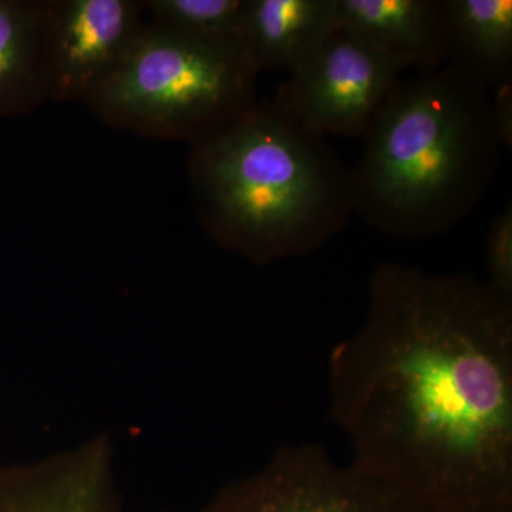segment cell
Segmentation results:
<instances>
[{
  "label": "cell",
  "mask_w": 512,
  "mask_h": 512,
  "mask_svg": "<svg viewBox=\"0 0 512 512\" xmlns=\"http://www.w3.org/2000/svg\"><path fill=\"white\" fill-rule=\"evenodd\" d=\"M259 73L244 43L148 22L119 69L84 103L113 126L194 144L254 106Z\"/></svg>",
  "instance_id": "277c9868"
},
{
  "label": "cell",
  "mask_w": 512,
  "mask_h": 512,
  "mask_svg": "<svg viewBox=\"0 0 512 512\" xmlns=\"http://www.w3.org/2000/svg\"><path fill=\"white\" fill-rule=\"evenodd\" d=\"M49 100L43 49V2L0 0V120Z\"/></svg>",
  "instance_id": "8fae6325"
},
{
  "label": "cell",
  "mask_w": 512,
  "mask_h": 512,
  "mask_svg": "<svg viewBox=\"0 0 512 512\" xmlns=\"http://www.w3.org/2000/svg\"><path fill=\"white\" fill-rule=\"evenodd\" d=\"M40 512H67V511H63V510H45V511H40Z\"/></svg>",
  "instance_id": "9a60e30c"
},
{
  "label": "cell",
  "mask_w": 512,
  "mask_h": 512,
  "mask_svg": "<svg viewBox=\"0 0 512 512\" xmlns=\"http://www.w3.org/2000/svg\"><path fill=\"white\" fill-rule=\"evenodd\" d=\"M143 2H43V49L49 100L86 101L119 69L146 28Z\"/></svg>",
  "instance_id": "52a82bcc"
},
{
  "label": "cell",
  "mask_w": 512,
  "mask_h": 512,
  "mask_svg": "<svg viewBox=\"0 0 512 512\" xmlns=\"http://www.w3.org/2000/svg\"><path fill=\"white\" fill-rule=\"evenodd\" d=\"M446 63L491 92L512 80V0H444Z\"/></svg>",
  "instance_id": "30bf717a"
},
{
  "label": "cell",
  "mask_w": 512,
  "mask_h": 512,
  "mask_svg": "<svg viewBox=\"0 0 512 512\" xmlns=\"http://www.w3.org/2000/svg\"><path fill=\"white\" fill-rule=\"evenodd\" d=\"M353 208L403 239L439 237L483 202L503 147L493 93L453 64L394 84L367 126Z\"/></svg>",
  "instance_id": "7a4b0ae2"
},
{
  "label": "cell",
  "mask_w": 512,
  "mask_h": 512,
  "mask_svg": "<svg viewBox=\"0 0 512 512\" xmlns=\"http://www.w3.org/2000/svg\"><path fill=\"white\" fill-rule=\"evenodd\" d=\"M487 284L512 301V207L508 204L491 221L485 241Z\"/></svg>",
  "instance_id": "4fadbf2b"
},
{
  "label": "cell",
  "mask_w": 512,
  "mask_h": 512,
  "mask_svg": "<svg viewBox=\"0 0 512 512\" xmlns=\"http://www.w3.org/2000/svg\"><path fill=\"white\" fill-rule=\"evenodd\" d=\"M493 93V111L495 126L503 147L510 148L512 143V86L505 84Z\"/></svg>",
  "instance_id": "5bb4252c"
},
{
  "label": "cell",
  "mask_w": 512,
  "mask_h": 512,
  "mask_svg": "<svg viewBox=\"0 0 512 512\" xmlns=\"http://www.w3.org/2000/svg\"><path fill=\"white\" fill-rule=\"evenodd\" d=\"M336 28V0H247L242 39L259 72L289 74Z\"/></svg>",
  "instance_id": "9c48e42d"
},
{
  "label": "cell",
  "mask_w": 512,
  "mask_h": 512,
  "mask_svg": "<svg viewBox=\"0 0 512 512\" xmlns=\"http://www.w3.org/2000/svg\"><path fill=\"white\" fill-rule=\"evenodd\" d=\"M207 512H420L318 444L279 450L261 473L232 485Z\"/></svg>",
  "instance_id": "8992f818"
},
{
  "label": "cell",
  "mask_w": 512,
  "mask_h": 512,
  "mask_svg": "<svg viewBox=\"0 0 512 512\" xmlns=\"http://www.w3.org/2000/svg\"><path fill=\"white\" fill-rule=\"evenodd\" d=\"M403 70L359 37L336 28L276 90L275 106L325 137L363 136Z\"/></svg>",
  "instance_id": "5b68a950"
},
{
  "label": "cell",
  "mask_w": 512,
  "mask_h": 512,
  "mask_svg": "<svg viewBox=\"0 0 512 512\" xmlns=\"http://www.w3.org/2000/svg\"><path fill=\"white\" fill-rule=\"evenodd\" d=\"M245 3L247 0H147L143 6L151 22L164 28L214 42L244 43Z\"/></svg>",
  "instance_id": "7c38bea8"
},
{
  "label": "cell",
  "mask_w": 512,
  "mask_h": 512,
  "mask_svg": "<svg viewBox=\"0 0 512 512\" xmlns=\"http://www.w3.org/2000/svg\"><path fill=\"white\" fill-rule=\"evenodd\" d=\"M329 393L353 466L420 512H512V301L487 282L377 266Z\"/></svg>",
  "instance_id": "6da1fadb"
},
{
  "label": "cell",
  "mask_w": 512,
  "mask_h": 512,
  "mask_svg": "<svg viewBox=\"0 0 512 512\" xmlns=\"http://www.w3.org/2000/svg\"><path fill=\"white\" fill-rule=\"evenodd\" d=\"M336 25L403 72L429 73L446 63L444 0H336Z\"/></svg>",
  "instance_id": "ba28073f"
},
{
  "label": "cell",
  "mask_w": 512,
  "mask_h": 512,
  "mask_svg": "<svg viewBox=\"0 0 512 512\" xmlns=\"http://www.w3.org/2000/svg\"><path fill=\"white\" fill-rule=\"evenodd\" d=\"M190 177L205 228L255 262L312 254L355 212L352 168L272 99L192 144Z\"/></svg>",
  "instance_id": "3957f363"
}]
</instances>
